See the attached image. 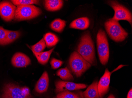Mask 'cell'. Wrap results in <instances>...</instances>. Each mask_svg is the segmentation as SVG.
I'll return each instance as SVG.
<instances>
[{"instance_id": "5b68a950", "label": "cell", "mask_w": 132, "mask_h": 98, "mask_svg": "<svg viewBox=\"0 0 132 98\" xmlns=\"http://www.w3.org/2000/svg\"><path fill=\"white\" fill-rule=\"evenodd\" d=\"M1 98H31V96L28 88L8 83L3 88Z\"/></svg>"}, {"instance_id": "4316f807", "label": "cell", "mask_w": 132, "mask_h": 98, "mask_svg": "<svg viewBox=\"0 0 132 98\" xmlns=\"http://www.w3.org/2000/svg\"><path fill=\"white\" fill-rule=\"evenodd\" d=\"M107 98H116L113 95V94H110Z\"/></svg>"}, {"instance_id": "9c48e42d", "label": "cell", "mask_w": 132, "mask_h": 98, "mask_svg": "<svg viewBox=\"0 0 132 98\" xmlns=\"http://www.w3.org/2000/svg\"><path fill=\"white\" fill-rule=\"evenodd\" d=\"M55 92L57 94L64 91L77 90L86 88L87 85L85 84L76 83L72 82L56 81L55 82Z\"/></svg>"}, {"instance_id": "44dd1931", "label": "cell", "mask_w": 132, "mask_h": 98, "mask_svg": "<svg viewBox=\"0 0 132 98\" xmlns=\"http://www.w3.org/2000/svg\"><path fill=\"white\" fill-rule=\"evenodd\" d=\"M6 45L13 42L19 38L21 35V32L19 31H11L6 29Z\"/></svg>"}, {"instance_id": "ac0fdd59", "label": "cell", "mask_w": 132, "mask_h": 98, "mask_svg": "<svg viewBox=\"0 0 132 98\" xmlns=\"http://www.w3.org/2000/svg\"><path fill=\"white\" fill-rule=\"evenodd\" d=\"M43 39L46 43V46L48 48L56 45L59 41L58 37L54 34L52 33L45 34Z\"/></svg>"}, {"instance_id": "52a82bcc", "label": "cell", "mask_w": 132, "mask_h": 98, "mask_svg": "<svg viewBox=\"0 0 132 98\" xmlns=\"http://www.w3.org/2000/svg\"><path fill=\"white\" fill-rule=\"evenodd\" d=\"M108 4L114 11V15L111 18L112 19L118 21L120 20H127L132 26V14L127 8L116 1H109Z\"/></svg>"}, {"instance_id": "603a6c76", "label": "cell", "mask_w": 132, "mask_h": 98, "mask_svg": "<svg viewBox=\"0 0 132 98\" xmlns=\"http://www.w3.org/2000/svg\"><path fill=\"white\" fill-rule=\"evenodd\" d=\"M12 3L15 6L39 4V1L35 0H13L11 1Z\"/></svg>"}, {"instance_id": "8fae6325", "label": "cell", "mask_w": 132, "mask_h": 98, "mask_svg": "<svg viewBox=\"0 0 132 98\" xmlns=\"http://www.w3.org/2000/svg\"><path fill=\"white\" fill-rule=\"evenodd\" d=\"M12 65L18 68H25L30 64L31 59L27 55L21 52H17L14 55L11 60Z\"/></svg>"}, {"instance_id": "484cf974", "label": "cell", "mask_w": 132, "mask_h": 98, "mask_svg": "<svg viewBox=\"0 0 132 98\" xmlns=\"http://www.w3.org/2000/svg\"><path fill=\"white\" fill-rule=\"evenodd\" d=\"M127 98H132V88L129 91L127 94Z\"/></svg>"}, {"instance_id": "d4e9b609", "label": "cell", "mask_w": 132, "mask_h": 98, "mask_svg": "<svg viewBox=\"0 0 132 98\" xmlns=\"http://www.w3.org/2000/svg\"><path fill=\"white\" fill-rule=\"evenodd\" d=\"M50 63L52 68L55 70L60 67L63 64V62L61 60L57 59L54 58H53L50 61Z\"/></svg>"}, {"instance_id": "6da1fadb", "label": "cell", "mask_w": 132, "mask_h": 98, "mask_svg": "<svg viewBox=\"0 0 132 98\" xmlns=\"http://www.w3.org/2000/svg\"><path fill=\"white\" fill-rule=\"evenodd\" d=\"M77 52L91 65H97L94 42L88 31L84 33L81 37Z\"/></svg>"}, {"instance_id": "30bf717a", "label": "cell", "mask_w": 132, "mask_h": 98, "mask_svg": "<svg viewBox=\"0 0 132 98\" xmlns=\"http://www.w3.org/2000/svg\"><path fill=\"white\" fill-rule=\"evenodd\" d=\"M112 72L108 69L105 70L104 74L98 83V89L100 98H103L109 92L110 89V77Z\"/></svg>"}, {"instance_id": "e0dca14e", "label": "cell", "mask_w": 132, "mask_h": 98, "mask_svg": "<svg viewBox=\"0 0 132 98\" xmlns=\"http://www.w3.org/2000/svg\"><path fill=\"white\" fill-rule=\"evenodd\" d=\"M56 75L64 81L70 82L74 80L73 76L67 67L59 69L56 72Z\"/></svg>"}, {"instance_id": "2e32d148", "label": "cell", "mask_w": 132, "mask_h": 98, "mask_svg": "<svg viewBox=\"0 0 132 98\" xmlns=\"http://www.w3.org/2000/svg\"><path fill=\"white\" fill-rule=\"evenodd\" d=\"M55 48L50 50L48 51L42 52L40 53L33 52L34 55L37 59L38 62L42 65H45L49 61L51 54L54 50Z\"/></svg>"}, {"instance_id": "ba28073f", "label": "cell", "mask_w": 132, "mask_h": 98, "mask_svg": "<svg viewBox=\"0 0 132 98\" xmlns=\"http://www.w3.org/2000/svg\"><path fill=\"white\" fill-rule=\"evenodd\" d=\"M16 6L11 2L4 1L0 2V16L6 22H9L14 17Z\"/></svg>"}, {"instance_id": "7a4b0ae2", "label": "cell", "mask_w": 132, "mask_h": 98, "mask_svg": "<svg viewBox=\"0 0 132 98\" xmlns=\"http://www.w3.org/2000/svg\"><path fill=\"white\" fill-rule=\"evenodd\" d=\"M69 64L71 71L77 77H80L92 66L76 51L70 55Z\"/></svg>"}, {"instance_id": "7402d4cb", "label": "cell", "mask_w": 132, "mask_h": 98, "mask_svg": "<svg viewBox=\"0 0 132 98\" xmlns=\"http://www.w3.org/2000/svg\"><path fill=\"white\" fill-rule=\"evenodd\" d=\"M46 46V43L43 38L37 43L31 46V49L33 52L40 53L45 49Z\"/></svg>"}, {"instance_id": "9a60e30c", "label": "cell", "mask_w": 132, "mask_h": 98, "mask_svg": "<svg viewBox=\"0 0 132 98\" xmlns=\"http://www.w3.org/2000/svg\"><path fill=\"white\" fill-rule=\"evenodd\" d=\"M63 5V1L61 0H46L44 1V6L47 10L55 12L60 10Z\"/></svg>"}, {"instance_id": "cb8c5ba5", "label": "cell", "mask_w": 132, "mask_h": 98, "mask_svg": "<svg viewBox=\"0 0 132 98\" xmlns=\"http://www.w3.org/2000/svg\"><path fill=\"white\" fill-rule=\"evenodd\" d=\"M6 29L0 26V45L4 46L6 45Z\"/></svg>"}, {"instance_id": "d6986e66", "label": "cell", "mask_w": 132, "mask_h": 98, "mask_svg": "<svg viewBox=\"0 0 132 98\" xmlns=\"http://www.w3.org/2000/svg\"><path fill=\"white\" fill-rule=\"evenodd\" d=\"M66 25V21L60 19L53 21L50 24V28L53 31L59 33L63 31Z\"/></svg>"}, {"instance_id": "4fadbf2b", "label": "cell", "mask_w": 132, "mask_h": 98, "mask_svg": "<svg viewBox=\"0 0 132 98\" xmlns=\"http://www.w3.org/2000/svg\"><path fill=\"white\" fill-rule=\"evenodd\" d=\"M89 20L87 17L79 18L73 20L70 25V28L75 29L84 30L89 26Z\"/></svg>"}, {"instance_id": "ffe728a7", "label": "cell", "mask_w": 132, "mask_h": 98, "mask_svg": "<svg viewBox=\"0 0 132 98\" xmlns=\"http://www.w3.org/2000/svg\"><path fill=\"white\" fill-rule=\"evenodd\" d=\"M54 98H84V97L81 92L76 93L70 91H64L57 93Z\"/></svg>"}, {"instance_id": "3957f363", "label": "cell", "mask_w": 132, "mask_h": 98, "mask_svg": "<svg viewBox=\"0 0 132 98\" xmlns=\"http://www.w3.org/2000/svg\"><path fill=\"white\" fill-rule=\"evenodd\" d=\"M104 26L108 34L113 41L122 42L128 36V33L121 27L118 21L110 19L105 22Z\"/></svg>"}, {"instance_id": "8992f818", "label": "cell", "mask_w": 132, "mask_h": 98, "mask_svg": "<svg viewBox=\"0 0 132 98\" xmlns=\"http://www.w3.org/2000/svg\"><path fill=\"white\" fill-rule=\"evenodd\" d=\"M40 9L34 5L18 6L16 8L14 19L18 21L29 20L41 14Z\"/></svg>"}, {"instance_id": "277c9868", "label": "cell", "mask_w": 132, "mask_h": 98, "mask_svg": "<svg viewBox=\"0 0 132 98\" xmlns=\"http://www.w3.org/2000/svg\"><path fill=\"white\" fill-rule=\"evenodd\" d=\"M97 44L100 62L102 64L105 65L108 62L109 58V48L106 35L103 29H100L98 32Z\"/></svg>"}, {"instance_id": "5bb4252c", "label": "cell", "mask_w": 132, "mask_h": 98, "mask_svg": "<svg viewBox=\"0 0 132 98\" xmlns=\"http://www.w3.org/2000/svg\"><path fill=\"white\" fill-rule=\"evenodd\" d=\"M97 81H95L82 93L84 98H100L98 89Z\"/></svg>"}, {"instance_id": "7c38bea8", "label": "cell", "mask_w": 132, "mask_h": 98, "mask_svg": "<svg viewBox=\"0 0 132 98\" xmlns=\"http://www.w3.org/2000/svg\"><path fill=\"white\" fill-rule=\"evenodd\" d=\"M49 78L47 71L44 72L36 84L35 90L39 93H43L46 92L48 88Z\"/></svg>"}]
</instances>
